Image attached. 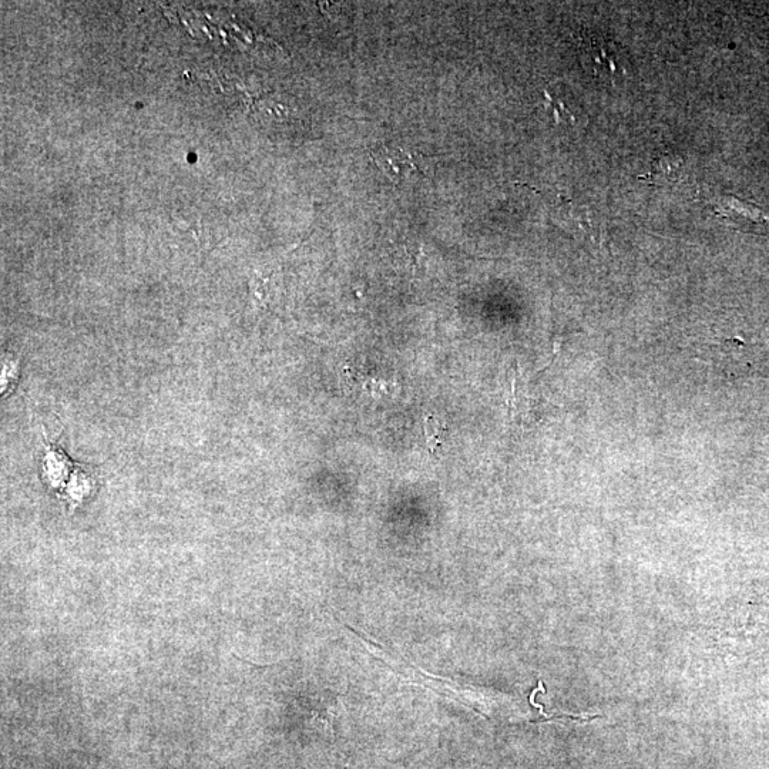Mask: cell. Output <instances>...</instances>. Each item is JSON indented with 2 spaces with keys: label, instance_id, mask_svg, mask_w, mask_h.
<instances>
[{
  "label": "cell",
  "instance_id": "cell-1",
  "mask_svg": "<svg viewBox=\"0 0 769 769\" xmlns=\"http://www.w3.org/2000/svg\"><path fill=\"white\" fill-rule=\"evenodd\" d=\"M580 60L584 69L601 82L614 83L626 73L620 65L619 46L604 36H584L580 46Z\"/></svg>",
  "mask_w": 769,
  "mask_h": 769
},
{
  "label": "cell",
  "instance_id": "cell-4",
  "mask_svg": "<svg viewBox=\"0 0 769 769\" xmlns=\"http://www.w3.org/2000/svg\"><path fill=\"white\" fill-rule=\"evenodd\" d=\"M557 221H559V224H563L564 227L580 231V233L587 235L589 238H593L596 235L593 214L590 213L589 208L577 206V204L573 203L564 204L562 208H559Z\"/></svg>",
  "mask_w": 769,
  "mask_h": 769
},
{
  "label": "cell",
  "instance_id": "cell-3",
  "mask_svg": "<svg viewBox=\"0 0 769 769\" xmlns=\"http://www.w3.org/2000/svg\"><path fill=\"white\" fill-rule=\"evenodd\" d=\"M684 169V159L676 153H664L651 161L650 173L647 176L640 177L647 183L657 184V186H668L680 180Z\"/></svg>",
  "mask_w": 769,
  "mask_h": 769
},
{
  "label": "cell",
  "instance_id": "cell-6",
  "mask_svg": "<svg viewBox=\"0 0 769 769\" xmlns=\"http://www.w3.org/2000/svg\"><path fill=\"white\" fill-rule=\"evenodd\" d=\"M547 107L553 112L556 123H576L577 117L570 110L569 104L564 102L559 93H550L546 90Z\"/></svg>",
  "mask_w": 769,
  "mask_h": 769
},
{
  "label": "cell",
  "instance_id": "cell-5",
  "mask_svg": "<svg viewBox=\"0 0 769 769\" xmlns=\"http://www.w3.org/2000/svg\"><path fill=\"white\" fill-rule=\"evenodd\" d=\"M445 433L446 428L441 421H438V419L432 415L425 416L426 443H428L429 452H431L433 456L438 455V452L441 451L443 442H445V438H443Z\"/></svg>",
  "mask_w": 769,
  "mask_h": 769
},
{
  "label": "cell",
  "instance_id": "cell-2",
  "mask_svg": "<svg viewBox=\"0 0 769 769\" xmlns=\"http://www.w3.org/2000/svg\"><path fill=\"white\" fill-rule=\"evenodd\" d=\"M371 159L374 160L376 167L395 184L409 179L412 174L419 173L415 157L402 147L392 146V144L375 147L371 151Z\"/></svg>",
  "mask_w": 769,
  "mask_h": 769
}]
</instances>
